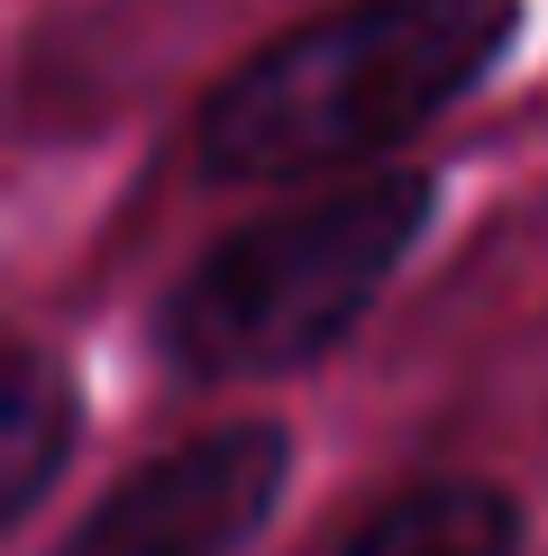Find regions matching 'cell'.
<instances>
[{
  "instance_id": "cell-1",
  "label": "cell",
  "mask_w": 548,
  "mask_h": 556,
  "mask_svg": "<svg viewBox=\"0 0 548 556\" xmlns=\"http://www.w3.org/2000/svg\"><path fill=\"white\" fill-rule=\"evenodd\" d=\"M521 0H338L238 64L201 110V165L220 182H292L402 147L485 83Z\"/></svg>"
},
{
  "instance_id": "cell-2",
  "label": "cell",
  "mask_w": 548,
  "mask_h": 556,
  "mask_svg": "<svg viewBox=\"0 0 548 556\" xmlns=\"http://www.w3.org/2000/svg\"><path fill=\"white\" fill-rule=\"evenodd\" d=\"M429 219V174H365L220 238L165 301V356L192 383L292 375L329 356L365 319V301L394 283Z\"/></svg>"
},
{
  "instance_id": "cell-3",
  "label": "cell",
  "mask_w": 548,
  "mask_h": 556,
  "mask_svg": "<svg viewBox=\"0 0 548 556\" xmlns=\"http://www.w3.org/2000/svg\"><path fill=\"white\" fill-rule=\"evenodd\" d=\"M274 493H284V429H211L110 483L101 511L55 556H238L274 511Z\"/></svg>"
},
{
  "instance_id": "cell-4",
  "label": "cell",
  "mask_w": 548,
  "mask_h": 556,
  "mask_svg": "<svg viewBox=\"0 0 548 556\" xmlns=\"http://www.w3.org/2000/svg\"><path fill=\"white\" fill-rule=\"evenodd\" d=\"M521 511L494 483H411L384 511H365L329 556H512Z\"/></svg>"
},
{
  "instance_id": "cell-5",
  "label": "cell",
  "mask_w": 548,
  "mask_h": 556,
  "mask_svg": "<svg viewBox=\"0 0 548 556\" xmlns=\"http://www.w3.org/2000/svg\"><path fill=\"white\" fill-rule=\"evenodd\" d=\"M64 447H74V392H64V375L37 356V346H18L10 356V392H0V511H37L46 483H55Z\"/></svg>"
}]
</instances>
